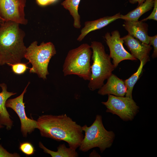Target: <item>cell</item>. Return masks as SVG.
Returning a JSON list of instances; mask_svg holds the SVG:
<instances>
[{
    "label": "cell",
    "mask_w": 157,
    "mask_h": 157,
    "mask_svg": "<svg viewBox=\"0 0 157 157\" xmlns=\"http://www.w3.org/2000/svg\"><path fill=\"white\" fill-rule=\"evenodd\" d=\"M91 49L89 44L83 43L69 51L63 67L65 76L75 75L85 80H90L92 53Z\"/></svg>",
    "instance_id": "5"
},
{
    "label": "cell",
    "mask_w": 157,
    "mask_h": 157,
    "mask_svg": "<svg viewBox=\"0 0 157 157\" xmlns=\"http://www.w3.org/2000/svg\"><path fill=\"white\" fill-rule=\"evenodd\" d=\"M37 4L40 6H44L51 4L57 0H35Z\"/></svg>",
    "instance_id": "25"
},
{
    "label": "cell",
    "mask_w": 157,
    "mask_h": 157,
    "mask_svg": "<svg viewBox=\"0 0 157 157\" xmlns=\"http://www.w3.org/2000/svg\"><path fill=\"white\" fill-rule=\"evenodd\" d=\"M154 0H146L133 10L126 14H121L119 19L125 21H136L144 14L151 10L154 7Z\"/></svg>",
    "instance_id": "16"
},
{
    "label": "cell",
    "mask_w": 157,
    "mask_h": 157,
    "mask_svg": "<svg viewBox=\"0 0 157 157\" xmlns=\"http://www.w3.org/2000/svg\"><path fill=\"white\" fill-rule=\"evenodd\" d=\"M104 38L110 50L109 56L113 59V64L115 68L123 60H137L124 48V41L122 38L120 37L119 31H113L111 34L107 32L105 34Z\"/></svg>",
    "instance_id": "10"
},
{
    "label": "cell",
    "mask_w": 157,
    "mask_h": 157,
    "mask_svg": "<svg viewBox=\"0 0 157 157\" xmlns=\"http://www.w3.org/2000/svg\"><path fill=\"white\" fill-rule=\"evenodd\" d=\"M3 127H4V126H3V125L0 124V129L1 128H2Z\"/></svg>",
    "instance_id": "27"
},
{
    "label": "cell",
    "mask_w": 157,
    "mask_h": 157,
    "mask_svg": "<svg viewBox=\"0 0 157 157\" xmlns=\"http://www.w3.org/2000/svg\"><path fill=\"white\" fill-rule=\"evenodd\" d=\"M123 26L128 34L143 43L149 44L148 26L144 22L125 21Z\"/></svg>",
    "instance_id": "13"
},
{
    "label": "cell",
    "mask_w": 157,
    "mask_h": 157,
    "mask_svg": "<svg viewBox=\"0 0 157 157\" xmlns=\"http://www.w3.org/2000/svg\"><path fill=\"white\" fill-rule=\"evenodd\" d=\"M108 95L107 101L101 102L106 108V112L116 115L124 121L133 120L139 112V107L133 99Z\"/></svg>",
    "instance_id": "7"
},
{
    "label": "cell",
    "mask_w": 157,
    "mask_h": 157,
    "mask_svg": "<svg viewBox=\"0 0 157 157\" xmlns=\"http://www.w3.org/2000/svg\"><path fill=\"white\" fill-rule=\"evenodd\" d=\"M29 84L28 83L20 95L15 98L8 99L6 103V107L12 109L18 116L21 124V131L24 137H26L28 134L31 133L37 128V121L28 117L25 111L23 97Z\"/></svg>",
    "instance_id": "9"
},
{
    "label": "cell",
    "mask_w": 157,
    "mask_h": 157,
    "mask_svg": "<svg viewBox=\"0 0 157 157\" xmlns=\"http://www.w3.org/2000/svg\"><path fill=\"white\" fill-rule=\"evenodd\" d=\"M125 45L136 59L140 61L149 60V55L152 48L149 44L143 43L128 34L122 38Z\"/></svg>",
    "instance_id": "11"
},
{
    "label": "cell",
    "mask_w": 157,
    "mask_h": 157,
    "mask_svg": "<svg viewBox=\"0 0 157 157\" xmlns=\"http://www.w3.org/2000/svg\"><path fill=\"white\" fill-rule=\"evenodd\" d=\"M82 129L85 135L79 147L80 151L86 152L92 148L98 147L102 153L112 146L115 138V133L113 131L106 129L101 115H97L90 126L85 124L82 126Z\"/></svg>",
    "instance_id": "4"
},
{
    "label": "cell",
    "mask_w": 157,
    "mask_h": 157,
    "mask_svg": "<svg viewBox=\"0 0 157 157\" xmlns=\"http://www.w3.org/2000/svg\"><path fill=\"white\" fill-rule=\"evenodd\" d=\"M90 47L92 50L91 75L88 87L92 91L100 88L104 81L112 74L115 68L110 60V57L106 52L104 45L101 42L93 41Z\"/></svg>",
    "instance_id": "3"
},
{
    "label": "cell",
    "mask_w": 157,
    "mask_h": 157,
    "mask_svg": "<svg viewBox=\"0 0 157 157\" xmlns=\"http://www.w3.org/2000/svg\"><path fill=\"white\" fill-rule=\"evenodd\" d=\"M26 0H0V23L12 21L26 25L24 12Z\"/></svg>",
    "instance_id": "8"
},
{
    "label": "cell",
    "mask_w": 157,
    "mask_h": 157,
    "mask_svg": "<svg viewBox=\"0 0 157 157\" xmlns=\"http://www.w3.org/2000/svg\"><path fill=\"white\" fill-rule=\"evenodd\" d=\"M146 0H129V2L131 4H134L138 3V6L142 4Z\"/></svg>",
    "instance_id": "26"
},
{
    "label": "cell",
    "mask_w": 157,
    "mask_h": 157,
    "mask_svg": "<svg viewBox=\"0 0 157 157\" xmlns=\"http://www.w3.org/2000/svg\"><path fill=\"white\" fill-rule=\"evenodd\" d=\"M0 87L2 90L0 92V124L5 126L7 129L10 130L13 125V121L7 110L6 103L9 98L16 93L8 92L7 85L4 83H0Z\"/></svg>",
    "instance_id": "15"
},
{
    "label": "cell",
    "mask_w": 157,
    "mask_h": 157,
    "mask_svg": "<svg viewBox=\"0 0 157 157\" xmlns=\"http://www.w3.org/2000/svg\"><path fill=\"white\" fill-rule=\"evenodd\" d=\"M39 146L44 153L50 154L52 157H77L78 156L76 150L67 147L64 144L59 145L57 147V151L49 149L41 142H39Z\"/></svg>",
    "instance_id": "17"
},
{
    "label": "cell",
    "mask_w": 157,
    "mask_h": 157,
    "mask_svg": "<svg viewBox=\"0 0 157 157\" xmlns=\"http://www.w3.org/2000/svg\"><path fill=\"white\" fill-rule=\"evenodd\" d=\"M81 0H65L61 5L68 10L73 18V26L77 28H80L81 25L80 16L78 12V8Z\"/></svg>",
    "instance_id": "18"
},
{
    "label": "cell",
    "mask_w": 157,
    "mask_h": 157,
    "mask_svg": "<svg viewBox=\"0 0 157 157\" xmlns=\"http://www.w3.org/2000/svg\"><path fill=\"white\" fill-rule=\"evenodd\" d=\"M153 7V10L149 15L147 18L142 20L141 21L145 22L151 19L157 21V0H154Z\"/></svg>",
    "instance_id": "23"
},
{
    "label": "cell",
    "mask_w": 157,
    "mask_h": 157,
    "mask_svg": "<svg viewBox=\"0 0 157 157\" xmlns=\"http://www.w3.org/2000/svg\"><path fill=\"white\" fill-rule=\"evenodd\" d=\"M149 44L152 45L154 48V51L152 55L153 58H156L157 56V35L152 36H149Z\"/></svg>",
    "instance_id": "22"
},
{
    "label": "cell",
    "mask_w": 157,
    "mask_h": 157,
    "mask_svg": "<svg viewBox=\"0 0 157 157\" xmlns=\"http://www.w3.org/2000/svg\"><path fill=\"white\" fill-rule=\"evenodd\" d=\"M37 122L42 136L64 141L73 149L79 147L84 138L82 126L65 114L43 115Z\"/></svg>",
    "instance_id": "1"
},
{
    "label": "cell",
    "mask_w": 157,
    "mask_h": 157,
    "mask_svg": "<svg viewBox=\"0 0 157 157\" xmlns=\"http://www.w3.org/2000/svg\"><path fill=\"white\" fill-rule=\"evenodd\" d=\"M148 61L146 59L141 60L140 65L137 71L130 77L124 81L126 88V97L133 99L132 94L133 87L138 80L142 71L144 66Z\"/></svg>",
    "instance_id": "19"
},
{
    "label": "cell",
    "mask_w": 157,
    "mask_h": 157,
    "mask_svg": "<svg viewBox=\"0 0 157 157\" xmlns=\"http://www.w3.org/2000/svg\"><path fill=\"white\" fill-rule=\"evenodd\" d=\"M19 149L22 152L27 156L33 154L35 151L33 145L28 142L20 143Z\"/></svg>",
    "instance_id": "21"
},
{
    "label": "cell",
    "mask_w": 157,
    "mask_h": 157,
    "mask_svg": "<svg viewBox=\"0 0 157 157\" xmlns=\"http://www.w3.org/2000/svg\"><path fill=\"white\" fill-rule=\"evenodd\" d=\"M107 79L106 83L99 89V94L101 95L110 94L120 97L125 95L126 88L124 81L113 74Z\"/></svg>",
    "instance_id": "12"
},
{
    "label": "cell",
    "mask_w": 157,
    "mask_h": 157,
    "mask_svg": "<svg viewBox=\"0 0 157 157\" xmlns=\"http://www.w3.org/2000/svg\"><path fill=\"white\" fill-rule=\"evenodd\" d=\"M0 24V66L20 62L26 49L24 31L14 22Z\"/></svg>",
    "instance_id": "2"
},
{
    "label": "cell",
    "mask_w": 157,
    "mask_h": 157,
    "mask_svg": "<svg viewBox=\"0 0 157 157\" xmlns=\"http://www.w3.org/2000/svg\"><path fill=\"white\" fill-rule=\"evenodd\" d=\"M54 44L51 42H42L38 45L35 41L31 43L26 49L24 58L29 61L32 65L29 72L36 73L40 78L47 79L49 74L48 67L52 57L56 54Z\"/></svg>",
    "instance_id": "6"
},
{
    "label": "cell",
    "mask_w": 157,
    "mask_h": 157,
    "mask_svg": "<svg viewBox=\"0 0 157 157\" xmlns=\"http://www.w3.org/2000/svg\"><path fill=\"white\" fill-rule=\"evenodd\" d=\"M120 15V13H118L113 16H107L94 20L85 22L84 26L81 30V33L77 38V40L81 41L90 32L100 29L119 19Z\"/></svg>",
    "instance_id": "14"
},
{
    "label": "cell",
    "mask_w": 157,
    "mask_h": 157,
    "mask_svg": "<svg viewBox=\"0 0 157 157\" xmlns=\"http://www.w3.org/2000/svg\"><path fill=\"white\" fill-rule=\"evenodd\" d=\"M8 65L11 66L12 72L15 74L21 75L24 74L28 69H30L27 64L18 62L14 64H9Z\"/></svg>",
    "instance_id": "20"
},
{
    "label": "cell",
    "mask_w": 157,
    "mask_h": 157,
    "mask_svg": "<svg viewBox=\"0 0 157 157\" xmlns=\"http://www.w3.org/2000/svg\"><path fill=\"white\" fill-rule=\"evenodd\" d=\"M20 156V155L17 153L12 154L9 153L0 144V157H19Z\"/></svg>",
    "instance_id": "24"
}]
</instances>
